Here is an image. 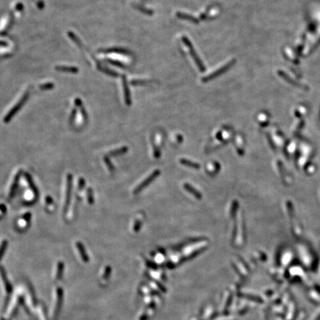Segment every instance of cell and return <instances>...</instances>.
<instances>
[{
  "mask_svg": "<svg viewBox=\"0 0 320 320\" xmlns=\"http://www.w3.org/2000/svg\"><path fill=\"white\" fill-rule=\"evenodd\" d=\"M72 191V175L68 174L67 176V191H66V199H65V207H64V213H66L70 204V197H71Z\"/></svg>",
  "mask_w": 320,
  "mask_h": 320,
  "instance_id": "cell-1",
  "label": "cell"
},
{
  "mask_svg": "<svg viewBox=\"0 0 320 320\" xmlns=\"http://www.w3.org/2000/svg\"><path fill=\"white\" fill-rule=\"evenodd\" d=\"M77 248H78V250H79V252L80 256H81V257H82V259L83 261H84L85 262H88V260H89V259H88V255H87V253H86V251H85V247H84V245H83L81 243V242H77Z\"/></svg>",
  "mask_w": 320,
  "mask_h": 320,
  "instance_id": "cell-2",
  "label": "cell"
},
{
  "mask_svg": "<svg viewBox=\"0 0 320 320\" xmlns=\"http://www.w3.org/2000/svg\"><path fill=\"white\" fill-rule=\"evenodd\" d=\"M20 175H21V171L19 173V174H17V175L16 176V177H15V179H14V181H13V185H12L11 188H10V193H9V197H10V198H11V197H13V194H14V193H15V191H16V188H17V186H18V182H19V179H20Z\"/></svg>",
  "mask_w": 320,
  "mask_h": 320,
  "instance_id": "cell-3",
  "label": "cell"
},
{
  "mask_svg": "<svg viewBox=\"0 0 320 320\" xmlns=\"http://www.w3.org/2000/svg\"><path fill=\"white\" fill-rule=\"evenodd\" d=\"M0 272H1V274H2V278H3V281H4V282H5V286H6L7 290H8L9 292H10V291H11V286H10V283H9V282H8V278H7L6 273H5V270H4V268H2V266H0Z\"/></svg>",
  "mask_w": 320,
  "mask_h": 320,
  "instance_id": "cell-4",
  "label": "cell"
},
{
  "mask_svg": "<svg viewBox=\"0 0 320 320\" xmlns=\"http://www.w3.org/2000/svg\"><path fill=\"white\" fill-rule=\"evenodd\" d=\"M7 246H8V242L7 241H3L0 246V259L2 258L4 254H5V251L7 248Z\"/></svg>",
  "mask_w": 320,
  "mask_h": 320,
  "instance_id": "cell-5",
  "label": "cell"
},
{
  "mask_svg": "<svg viewBox=\"0 0 320 320\" xmlns=\"http://www.w3.org/2000/svg\"><path fill=\"white\" fill-rule=\"evenodd\" d=\"M26 177H27V179H28V183H29V185H30V187H31V188L32 189V190H33L35 193H37V189H36V187L34 185L32 179H31V176H29L28 174H26Z\"/></svg>",
  "mask_w": 320,
  "mask_h": 320,
  "instance_id": "cell-6",
  "label": "cell"
},
{
  "mask_svg": "<svg viewBox=\"0 0 320 320\" xmlns=\"http://www.w3.org/2000/svg\"><path fill=\"white\" fill-rule=\"evenodd\" d=\"M62 271H63V264L62 262H59L58 264V271H57V279L59 280L62 276Z\"/></svg>",
  "mask_w": 320,
  "mask_h": 320,
  "instance_id": "cell-7",
  "label": "cell"
},
{
  "mask_svg": "<svg viewBox=\"0 0 320 320\" xmlns=\"http://www.w3.org/2000/svg\"><path fill=\"white\" fill-rule=\"evenodd\" d=\"M88 203L92 205L93 203V191L91 188H88Z\"/></svg>",
  "mask_w": 320,
  "mask_h": 320,
  "instance_id": "cell-8",
  "label": "cell"
},
{
  "mask_svg": "<svg viewBox=\"0 0 320 320\" xmlns=\"http://www.w3.org/2000/svg\"><path fill=\"white\" fill-rule=\"evenodd\" d=\"M125 151H126V149L116 150V151H111V153H109V154L111 155V156H116V155H119V154H120V153H124V152H125Z\"/></svg>",
  "mask_w": 320,
  "mask_h": 320,
  "instance_id": "cell-9",
  "label": "cell"
},
{
  "mask_svg": "<svg viewBox=\"0 0 320 320\" xmlns=\"http://www.w3.org/2000/svg\"><path fill=\"white\" fill-rule=\"evenodd\" d=\"M104 159H105V163H106V164H107V167H108L109 170H110V171H112V169H113V166H112V165H111V162L109 161L108 158L105 157V158H104Z\"/></svg>",
  "mask_w": 320,
  "mask_h": 320,
  "instance_id": "cell-10",
  "label": "cell"
},
{
  "mask_svg": "<svg viewBox=\"0 0 320 320\" xmlns=\"http://www.w3.org/2000/svg\"><path fill=\"white\" fill-rule=\"evenodd\" d=\"M85 180H84L83 179H80L79 182V189L81 190L82 188H83L85 187Z\"/></svg>",
  "mask_w": 320,
  "mask_h": 320,
  "instance_id": "cell-11",
  "label": "cell"
}]
</instances>
